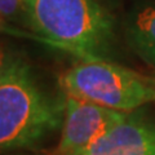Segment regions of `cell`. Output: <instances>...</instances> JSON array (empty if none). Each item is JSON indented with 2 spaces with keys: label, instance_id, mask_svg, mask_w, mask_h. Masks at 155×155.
Listing matches in <instances>:
<instances>
[{
  "label": "cell",
  "instance_id": "8",
  "mask_svg": "<svg viewBox=\"0 0 155 155\" xmlns=\"http://www.w3.org/2000/svg\"><path fill=\"white\" fill-rule=\"evenodd\" d=\"M150 79H151V81H153V84L155 85V75H154V76H150Z\"/></svg>",
  "mask_w": 155,
  "mask_h": 155
},
{
  "label": "cell",
  "instance_id": "5",
  "mask_svg": "<svg viewBox=\"0 0 155 155\" xmlns=\"http://www.w3.org/2000/svg\"><path fill=\"white\" fill-rule=\"evenodd\" d=\"M70 155H155V119L137 110L93 145Z\"/></svg>",
  "mask_w": 155,
  "mask_h": 155
},
{
  "label": "cell",
  "instance_id": "7",
  "mask_svg": "<svg viewBox=\"0 0 155 155\" xmlns=\"http://www.w3.org/2000/svg\"><path fill=\"white\" fill-rule=\"evenodd\" d=\"M0 14L3 23H22L23 26L28 27L25 0H0Z\"/></svg>",
  "mask_w": 155,
  "mask_h": 155
},
{
  "label": "cell",
  "instance_id": "3",
  "mask_svg": "<svg viewBox=\"0 0 155 155\" xmlns=\"http://www.w3.org/2000/svg\"><path fill=\"white\" fill-rule=\"evenodd\" d=\"M60 85L66 96L123 113L155 102V85L150 76L106 60L72 66L61 75Z\"/></svg>",
  "mask_w": 155,
  "mask_h": 155
},
{
  "label": "cell",
  "instance_id": "6",
  "mask_svg": "<svg viewBox=\"0 0 155 155\" xmlns=\"http://www.w3.org/2000/svg\"><path fill=\"white\" fill-rule=\"evenodd\" d=\"M127 35L136 54L155 67V4L142 7L130 17Z\"/></svg>",
  "mask_w": 155,
  "mask_h": 155
},
{
  "label": "cell",
  "instance_id": "4",
  "mask_svg": "<svg viewBox=\"0 0 155 155\" xmlns=\"http://www.w3.org/2000/svg\"><path fill=\"white\" fill-rule=\"evenodd\" d=\"M127 115L128 113L66 96V114L61 138L53 154L70 155L91 146L124 122Z\"/></svg>",
  "mask_w": 155,
  "mask_h": 155
},
{
  "label": "cell",
  "instance_id": "9",
  "mask_svg": "<svg viewBox=\"0 0 155 155\" xmlns=\"http://www.w3.org/2000/svg\"><path fill=\"white\" fill-rule=\"evenodd\" d=\"M38 155H54V154H38Z\"/></svg>",
  "mask_w": 155,
  "mask_h": 155
},
{
  "label": "cell",
  "instance_id": "1",
  "mask_svg": "<svg viewBox=\"0 0 155 155\" xmlns=\"http://www.w3.org/2000/svg\"><path fill=\"white\" fill-rule=\"evenodd\" d=\"M65 114L66 94L48 93L25 58L3 51L0 60L2 151L38 147L62 128Z\"/></svg>",
  "mask_w": 155,
  "mask_h": 155
},
{
  "label": "cell",
  "instance_id": "2",
  "mask_svg": "<svg viewBox=\"0 0 155 155\" xmlns=\"http://www.w3.org/2000/svg\"><path fill=\"white\" fill-rule=\"evenodd\" d=\"M28 28L81 61L106 60L114 41L113 18L98 0H25Z\"/></svg>",
  "mask_w": 155,
  "mask_h": 155
}]
</instances>
